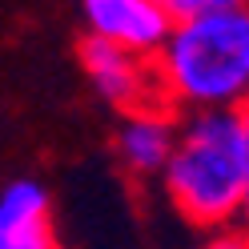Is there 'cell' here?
<instances>
[{
    "label": "cell",
    "instance_id": "1",
    "mask_svg": "<svg viewBox=\"0 0 249 249\" xmlns=\"http://www.w3.org/2000/svg\"><path fill=\"white\" fill-rule=\"evenodd\" d=\"M153 72L169 113H237L249 105V4L177 20Z\"/></svg>",
    "mask_w": 249,
    "mask_h": 249
},
{
    "label": "cell",
    "instance_id": "2",
    "mask_svg": "<svg viewBox=\"0 0 249 249\" xmlns=\"http://www.w3.org/2000/svg\"><path fill=\"white\" fill-rule=\"evenodd\" d=\"M165 193L185 221L229 229L241 213V121L237 113H189L161 169Z\"/></svg>",
    "mask_w": 249,
    "mask_h": 249
},
{
    "label": "cell",
    "instance_id": "3",
    "mask_svg": "<svg viewBox=\"0 0 249 249\" xmlns=\"http://www.w3.org/2000/svg\"><path fill=\"white\" fill-rule=\"evenodd\" d=\"M81 17L89 28V40L113 44L121 53H133L153 60L161 53L173 20L153 0H81Z\"/></svg>",
    "mask_w": 249,
    "mask_h": 249
},
{
    "label": "cell",
    "instance_id": "4",
    "mask_svg": "<svg viewBox=\"0 0 249 249\" xmlns=\"http://www.w3.org/2000/svg\"><path fill=\"white\" fill-rule=\"evenodd\" d=\"M81 69L92 81V89L101 92L108 105L124 108V113H141V108H165L153 60H141L133 53H121L113 44L101 40H81Z\"/></svg>",
    "mask_w": 249,
    "mask_h": 249
},
{
    "label": "cell",
    "instance_id": "5",
    "mask_svg": "<svg viewBox=\"0 0 249 249\" xmlns=\"http://www.w3.org/2000/svg\"><path fill=\"white\" fill-rule=\"evenodd\" d=\"M173 145H177V117L169 108L124 113V124L117 133V153H121V165L129 173H137V177L161 173Z\"/></svg>",
    "mask_w": 249,
    "mask_h": 249
},
{
    "label": "cell",
    "instance_id": "6",
    "mask_svg": "<svg viewBox=\"0 0 249 249\" xmlns=\"http://www.w3.org/2000/svg\"><path fill=\"white\" fill-rule=\"evenodd\" d=\"M49 189L40 181H8L0 189V249H17L24 237L49 225Z\"/></svg>",
    "mask_w": 249,
    "mask_h": 249
},
{
    "label": "cell",
    "instance_id": "7",
    "mask_svg": "<svg viewBox=\"0 0 249 249\" xmlns=\"http://www.w3.org/2000/svg\"><path fill=\"white\" fill-rule=\"evenodd\" d=\"M169 20H189V17H201V12H217V8H237V4H249V0H153Z\"/></svg>",
    "mask_w": 249,
    "mask_h": 249
},
{
    "label": "cell",
    "instance_id": "8",
    "mask_svg": "<svg viewBox=\"0 0 249 249\" xmlns=\"http://www.w3.org/2000/svg\"><path fill=\"white\" fill-rule=\"evenodd\" d=\"M237 121H241V213H237V225L249 229V105L237 108Z\"/></svg>",
    "mask_w": 249,
    "mask_h": 249
},
{
    "label": "cell",
    "instance_id": "9",
    "mask_svg": "<svg viewBox=\"0 0 249 249\" xmlns=\"http://www.w3.org/2000/svg\"><path fill=\"white\" fill-rule=\"evenodd\" d=\"M201 249H249V229L241 225H229V229H213L209 241Z\"/></svg>",
    "mask_w": 249,
    "mask_h": 249
},
{
    "label": "cell",
    "instance_id": "10",
    "mask_svg": "<svg viewBox=\"0 0 249 249\" xmlns=\"http://www.w3.org/2000/svg\"><path fill=\"white\" fill-rule=\"evenodd\" d=\"M17 249H60V245H56L53 225H44V229H36V233H33V237H24Z\"/></svg>",
    "mask_w": 249,
    "mask_h": 249
}]
</instances>
